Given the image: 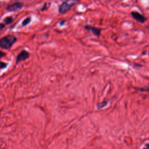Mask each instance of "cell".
I'll use <instances>...</instances> for the list:
<instances>
[{"label":"cell","instance_id":"6da1fadb","mask_svg":"<svg viewBox=\"0 0 149 149\" xmlns=\"http://www.w3.org/2000/svg\"><path fill=\"white\" fill-rule=\"evenodd\" d=\"M16 38L13 35H9L0 40V47L4 49H9L16 42Z\"/></svg>","mask_w":149,"mask_h":149},{"label":"cell","instance_id":"7a4b0ae2","mask_svg":"<svg viewBox=\"0 0 149 149\" xmlns=\"http://www.w3.org/2000/svg\"><path fill=\"white\" fill-rule=\"evenodd\" d=\"M73 5V3H69L68 1H65L59 6V12L60 13H65L68 10H69L70 8Z\"/></svg>","mask_w":149,"mask_h":149},{"label":"cell","instance_id":"3957f363","mask_svg":"<svg viewBox=\"0 0 149 149\" xmlns=\"http://www.w3.org/2000/svg\"><path fill=\"white\" fill-rule=\"evenodd\" d=\"M23 6V5L22 3L17 2V3H15L12 5H9L6 8V9L10 12L16 11V10H20V9H22Z\"/></svg>","mask_w":149,"mask_h":149},{"label":"cell","instance_id":"277c9868","mask_svg":"<svg viewBox=\"0 0 149 149\" xmlns=\"http://www.w3.org/2000/svg\"><path fill=\"white\" fill-rule=\"evenodd\" d=\"M131 15H132V16L136 20H137V22H139L141 23H143L145 22L146 20V19L144 17V16L141 15V14H140L139 13H138L137 12H132L131 13Z\"/></svg>","mask_w":149,"mask_h":149},{"label":"cell","instance_id":"5b68a950","mask_svg":"<svg viewBox=\"0 0 149 149\" xmlns=\"http://www.w3.org/2000/svg\"><path fill=\"white\" fill-rule=\"evenodd\" d=\"M29 53L25 51V50H23L17 56L16 58V63H19L20 62V61H24L26 59H27L29 57Z\"/></svg>","mask_w":149,"mask_h":149},{"label":"cell","instance_id":"8992f818","mask_svg":"<svg viewBox=\"0 0 149 149\" xmlns=\"http://www.w3.org/2000/svg\"><path fill=\"white\" fill-rule=\"evenodd\" d=\"M86 29L90 31H91L94 35L99 36L100 34V32H101V30L100 29L96 28V27H94L92 26H87L85 27Z\"/></svg>","mask_w":149,"mask_h":149},{"label":"cell","instance_id":"52a82bcc","mask_svg":"<svg viewBox=\"0 0 149 149\" xmlns=\"http://www.w3.org/2000/svg\"><path fill=\"white\" fill-rule=\"evenodd\" d=\"M13 21V19L12 18V17H6L5 19H4V22L5 23V24H10V23H12Z\"/></svg>","mask_w":149,"mask_h":149},{"label":"cell","instance_id":"ba28073f","mask_svg":"<svg viewBox=\"0 0 149 149\" xmlns=\"http://www.w3.org/2000/svg\"><path fill=\"white\" fill-rule=\"evenodd\" d=\"M31 21V19L30 17H28V18H26L22 23V25L23 26H26L27 25V24H29L30 23V22Z\"/></svg>","mask_w":149,"mask_h":149},{"label":"cell","instance_id":"9c48e42d","mask_svg":"<svg viewBox=\"0 0 149 149\" xmlns=\"http://www.w3.org/2000/svg\"><path fill=\"white\" fill-rule=\"evenodd\" d=\"M6 64L5 63H3V62H1V65H0V68H5V66H6Z\"/></svg>","mask_w":149,"mask_h":149},{"label":"cell","instance_id":"30bf717a","mask_svg":"<svg viewBox=\"0 0 149 149\" xmlns=\"http://www.w3.org/2000/svg\"><path fill=\"white\" fill-rule=\"evenodd\" d=\"M5 55V54L4 52H0V58L3 57V56Z\"/></svg>","mask_w":149,"mask_h":149},{"label":"cell","instance_id":"8fae6325","mask_svg":"<svg viewBox=\"0 0 149 149\" xmlns=\"http://www.w3.org/2000/svg\"><path fill=\"white\" fill-rule=\"evenodd\" d=\"M144 149H149V144H147L145 146V148Z\"/></svg>","mask_w":149,"mask_h":149},{"label":"cell","instance_id":"7c38bea8","mask_svg":"<svg viewBox=\"0 0 149 149\" xmlns=\"http://www.w3.org/2000/svg\"><path fill=\"white\" fill-rule=\"evenodd\" d=\"M3 27H4V25L2 24H1V23H0V30L2 29L3 28Z\"/></svg>","mask_w":149,"mask_h":149},{"label":"cell","instance_id":"4fadbf2b","mask_svg":"<svg viewBox=\"0 0 149 149\" xmlns=\"http://www.w3.org/2000/svg\"><path fill=\"white\" fill-rule=\"evenodd\" d=\"M147 28H148V30H149V26H148V27H147Z\"/></svg>","mask_w":149,"mask_h":149}]
</instances>
